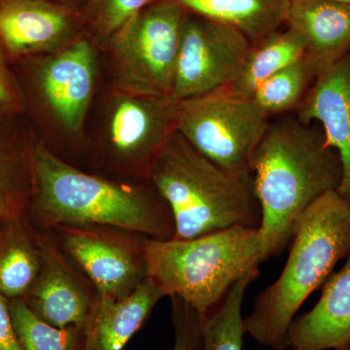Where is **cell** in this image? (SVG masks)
I'll list each match as a JSON object with an SVG mask.
<instances>
[{
	"label": "cell",
	"instance_id": "obj_14",
	"mask_svg": "<svg viewBox=\"0 0 350 350\" xmlns=\"http://www.w3.org/2000/svg\"><path fill=\"white\" fill-rule=\"evenodd\" d=\"M285 25L300 36L305 56L317 76L350 49L349 3L337 0H291Z\"/></svg>",
	"mask_w": 350,
	"mask_h": 350
},
{
	"label": "cell",
	"instance_id": "obj_23",
	"mask_svg": "<svg viewBox=\"0 0 350 350\" xmlns=\"http://www.w3.org/2000/svg\"><path fill=\"white\" fill-rule=\"evenodd\" d=\"M9 308L21 350H83V328L52 325L20 299L9 301Z\"/></svg>",
	"mask_w": 350,
	"mask_h": 350
},
{
	"label": "cell",
	"instance_id": "obj_7",
	"mask_svg": "<svg viewBox=\"0 0 350 350\" xmlns=\"http://www.w3.org/2000/svg\"><path fill=\"white\" fill-rule=\"evenodd\" d=\"M186 11L172 0L144 7L110 40L116 91L169 96Z\"/></svg>",
	"mask_w": 350,
	"mask_h": 350
},
{
	"label": "cell",
	"instance_id": "obj_8",
	"mask_svg": "<svg viewBox=\"0 0 350 350\" xmlns=\"http://www.w3.org/2000/svg\"><path fill=\"white\" fill-rule=\"evenodd\" d=\"M269 118L250 98L220 89L182 101L177 131L221 169L252 175L253 156L271 124Z\"/></svg>",
	"mask_w": 350,
	"mask_h": 350
},
{
	"label": "cell",
	"instance_id": "obj_11",
	"mask_svg": "<svg viewBox=\"0 0 350 350\" xmlns=\"http://www.w3.org/2000/svg\"><path fill=\"white\" fill-rule=\"evenodd\" d=\"M40 271L25 304L40 319L59 328H84L96 290L47 231H39Z\"/></svg>",
	"mask_w": 350,
	"mask_h": 350
},
{
	"label": "cell",
	"instance_id": "obj_6",
	"mask_svg": "<svg viewBox=\"0 0 350 350\" xmlns=\"http://www.w3.org/2000/svg\"><path fill=\"white\" fill-rule=\"evenodd\" d=\"M115 93L91 172L115 180L150 181L157 158L177 131L180 103L169 96Z\"/></svg>",
	"mask_w": 350,
	"mask_h": 350
},
{
	"label": "cell",
	"instance_id": "obj_20",
	"mask_svg": "<svg viewBox=\"0 0 350 350\" xmlns=\"http://www.w3.org/2000/svg\"><path fill=\"white\" fill-rule=\"evenodd\" d=\"M41 266L38 230L27 216L0 232V293L10 300H24Z\"/></svg>",
	"mask_w": 350,
	"mask_h": 350
},
{
	"label": "cell",
	"instance_id": "obj_17",
	"mask_svg": "<svg viewBox=\"0 0 350 350\" xmlns=\"http://www.w3.org/2000/svg\"><path fill=\"white\" fill-rule=\"evenodd\" d=\"M71 25L66 11L44 0H0V45L13 56L54 49Z\"/></svg>",
	"mask_w": 350,
	"mask_h": 350
},
{
	"label": "cell",
	"instance_id": "obj_19",
	"mask_svg": "<svg viewBox=\"0 0 350 350\" xmlns=\"http://www.w3.org/2000/svg\"><path fill=\"white\" fill-rule=\"evenodd\" d=\"M186 12L241 32L252 45L280 31L291 0H172Z\"/></svg>",
	"mask_w": 350,
	"mask_h": 350
},
{
	"label": "cell",
	"instance_id": "obj_9",
	"mask_svg": "<svg viewBox=\"0 0 350 350\" xmlns=\"http://www.w3.org/2000/svg\"><path fill=\"white\" fill-rule=\"evenodd\" d=\"M100 296L123 299L147 278L149 238L101 225H59L47 230Z\"/></svg>",
	"mask_w": 350,
	"mask_h": 350
},
{
	"label": "cell",
	"instance_id": "obj_28",
	"mask_svg": "<svg viewBox=\"0 0 350 350\" xmlns=\"http://www.w3.org/2000/svg\"><path fill=\"white\" fill-rule=\"evenodd\" d=\"M0 350H21L14 329L9 300L0 293Z\"/></svg>",
	"mask_w": 350,
	"mask_h": 350
},
{
	"label": "cell",
	"instance_id": "obj_10",
	"mask_svg": "<svg viewBox=\"0 0 350 350\" xmlns=\"http://www.w3.org/2000/svg\"><path fill=\"white\" fill-rule=\"evenodd\" d=\"M251 47L234 27L186 12L170 98L182 103L228 86Z\"/></svg>",
	"mask_w": 350,
	"mask_h": 350
},
{
	"label": "cell",
	"instance_id": "obj_15",
	"mask_svg": "<svg viewBox=\"0 0 350 350\" xmlns=\"http://www.w3.org/2000/svg\"><path fill=\"white\" fill-rule=\"evenodd\" d=\"M290 350H340L350 347V254L329 276L310 312L295 317L288 332Z\"/></svg>",
	"mask_w": 350,
	"mask_h": 350
},
{
	"label": "cell",
	"instance_id": "obj_16",
	"mask_svg": "<svg viewBox=\"0 0 350 350\" xmlns=\"http://www.w3.org/2000/svg\"><path fill=\"white\" fill-rule=\"evenodd\" d=\"M163 297L148 278L126 298L96 295L83 328V350H123Z\"/></svg>",
	"mask_w": 350,
	"mask_h": 350
},
{
	"label": "cell",
	"instance_id": "obj_3",
	"mask_svg": "<svg viewBox=\"0 0 350 350\" xmlns=\"http://www.w3.org/2000/svg\"><path fill=\"white\" fill-rule=\"evenodd\" d=\"M284 269L255 300L244 332L273 350L289 349L288 332L306 299L350 254V202L338 191L308 207L295 228Z\"/></svg>",
	"mask_w": 350,
	"mask_h": 350
},
{
	"label": "cell",
	"instance_id": "obj_4",
	"mask_svg": "<svg viewBox=\"0 0 350 350\" xmlns=\"http://www.w3.org/2000/svg\"><path fill=\"white\" fill-rule=\"evenodd\" d=\"M284 246L258 228H228L191 239H149L147 278L206 317L239 280Z\"/></svg>",
	"mask_w": 350,
	"mask_h": 350
},
{
	"label": "cell",
	"instance_id": "obj_24",
	"mask_svg": "<svg viewBox=\"0 0 350 350\" xmlns=\"http://www.w3.org/2000/svg\"><path fill=\"white\" fill-rule=\"evenodd\" d=\"M315 77L310 62L303 57L262 83L250 100L269 117L296 110Z\"/></svg>",
	"mask_w": 350,
	"mask_h": 350
},
{
	"label": "cell",
	"instance_id": "obj_25",
	"mask_svg": "<svg viewBox=\"0 0 350 350\" xmlns=\"http://www.w3.org/2000/svg\"><path fill=\"white\" fill-rule=\"evenodd\" d=\"M170 301L174 329L172 350H202L206 317H202L192 306L178 297H170Z\"/></svg>",
	"mask_w": 350,
	"mask_h": 350
},
{
	"label": "cell",
	"instance_id": "obj_30",
	"mask_svg": "<svg viewBox=\"0 0 350 350\" xmlns=\"http://www.w3.org/2000/svg\"><path fill=\"white\" fill-rule=\"evenodd\" d=\"M340 350H350V347H347V349H340Z\"/></svg>",
	"mask_w": 350,
	"mask_h": 350
},
{
	"label": "cell",
	"instance_id": "obj_27",
	"mask_svg": "<svg viewBox=\"0 0 350 350\" xmlns=\"http://www.w3.org/2000/svg\"><path fill=\"white\" fill-rule=\"evenodd\" d=\"M22 107V98L10 71L7 68L0 49V107L18 111Z\"/></svg>",
	"mask_w": 350,
	"mask_h": 350
},
{
	"label": "cell",
	"instance_id": "obj_5",
	"mask_svg": "<svg viewBox=\"0 0 350 350\" xmlns=\"http://www.w3.org/2000/svg\"><path fill=\"white\" fill-rule=\"evenodd\" d=\"M149 180L172 211V239L261 224L253 175L232 174L221 169L177 131L157 158Z\"/></svg>",
	"mask_w": 350,
	"mask_h": 350
},
{
	"label": "cell",
	"instance_id": "obj_21",
	"mask_svg": "<svg viewBox=\"0 0 350 350\" xmlns=\"http://www.w3.org/2000/svg\"><path fill=\"white\" fill-rule=\"evenodd\" d=\"M305 54V45L296 32L289 27L280 29L252 45L238 75L222 89L239 98H250L262 83Z\"/></svg>",
	"mask_w": 350,
	"mask_h": 350
},
{
	"label": "cell",
	"instance_id": "obj_1",
	"mask_svg": "<svg viewBox=\"0 0 350 350\" xmlns=\"http://www.w3.org/2000/svg\"><path fill=\"white\" fill-rule=\"evenodd\" d=\"M32 194L27 217L36 229L101 225L174 239L172 211L150 181L107 178L66 162L45 142L31 144Z\"/></svg>",
	"mask_w": 350,
	"mask_h": 350
},
{
	"label": "cell",
	"instance_id": "obj_29",
	"mask_svg": "<svg viewBox=\"0 0 350 350\" xmlns=\"http://www.w3.org/2000/svg\"><path fill=\"white\" fill-rule=\"evenodd\" d=\"M337 1L345 2V3L350 4V0H337Z\"/></svg>",
	"mask_w": 350,
	"mask_h": 350
},
{
	"label": "cell",
	"instance_id": "obj_12",
	"mask_svg": "<svg viewBox=\"0 0 350 350\" xmlns=\"http://www.w3.org/2000/svg\"><path fill=\"white\" fill-rule=\"evenodd\" d=\"M96 53L89 41H75L43 64L38 84L46 105L57 121L79 135L96 85Z\"/></svg>",
	"mask_w": 350,
	"mask_h": 350
},
{
	"label": "cell",
	"instance_id": "obj_13",
	"mask_svg": "<svg viewBox=\"0 0 350 350\" xmlns=\"http://www.w3.org/2000/svg\"><path fill=\"white\" fill-rule=\"evenodd\" d=\"M295 111L301 121L321 126L337 150L342 165L338 192L350 202V49L317 76Z\"/></svg>",
	"mask_w": 350,
	"mask_h": 350
},
{
	"label": "cell",
	"instance_id": "obj_18",
	"mask_svg": "<svg viewBox=\"0 0 350 350\" xmlns=\"http://www.w3.org/2000/svg\"><path fill=\"white\" fill-rule=\"evenodd\" d=\"M16 112L0 107V232L27 216L32 194L31 144Z\"/></svg>",
	"mask_w": 350,
	"mask_h": 350
},
{
	"label": "cell",
	"instance_id": "obj_22",
	"mask_svg": "<svg viewBox=\"0 0 350 350\" xmlns=\"http://www.w3.org/2000/svg\"><path fill=\"white\" fill-rule=\"evenodd\" d=\"M259 275V271L244 276L234 285L225 298L204 317L202 350H243V306L248 286Z\"/></svg>",
	"mask_w": 350,
	"mask_h": 350
},
{
	"label": "cell",
	"instance_id": "obj_2",
	"mask_svg": "<svg viewBox=\"0 0 350 350\" xmlns=\"http://www.w3.org/2000/svg\"><path fill=\"white\" fill-rule=\"evenodd\" d=\"M252 175L259 228L285 247L306 209L338 190L342 165L321 126L294 116L271 122L253 156Z\"/></svg>",
	"mask_w": 350,
	"mask_h": 350
},
{
	"label": "cell",
	"instance_id": "obj_26",
	"mask_svg": "<svg viewBox=\"0 0 350 350\" xmlns=\"http://www.w3.org/2000/svg\"><path fill=\"white\" fill-rule=\"evenodd\" d=\"M150 0H100L98 25L101 33L110 36L137 15Z\"/></svg>",
	"mask_w": 350,
	"mask_h": 350
}]
</instances>
